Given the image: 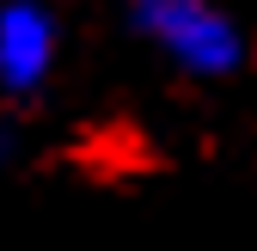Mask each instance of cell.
I'll return each instance as SVG.
<instances>
[{
  "label": "cell",
  "mask_w": 257,
  "mask_h": 251,
  "mask_svg": "<svg viewBox=\"0 0 257 251\" xmlns=\"http://www.w3.org/2000/svg\"><path fill=\"white\" fill-rule=\"evenodd\" d=\"M128 25L196 80H227L245 68V31L214 0H128Z\"/></svg>",
  "instance_id": "obj_1"
},
{
  "label": "cell",
  "mask_w": 257,
  "mask_h": 251,
  "mask_svg": "<svg viewBox=\"0 0 257 251\" xmlns=\"http://www.w3.org/2000/svg\"><path fill=\"white\" fill-rule=\"evenodd\" d=\"M55 68V13L43 0H7L0 7V92L31 98Z\"/></svg>",
  "instance_id": "obj_2"
}]
</instances>
